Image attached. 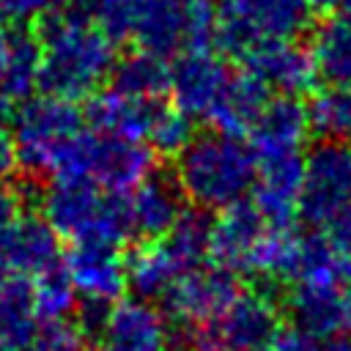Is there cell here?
<instances>
[{"instance_id":"8","label":"cell","mask_w":351,"mask_h":351,"mask_svg":"<svg viewBox=\"0 0 351 351\" xmlns=\"http://www.w3.org/2000/svg\"><path fill=\"white\" fill-rule=\"evenodd\" d=\"M351 206V145L321 140L304 156L299 214L307 225H332Z\"/></svg>"},{"instance_id":"32","label":"cell","mask_w":351,"mask_h":351,"mask_svg":"<svg viewBox=\"0 0 351 351\" xmlns=\"http://www.w3.org/2000/svg\"><path fill=\"white\" fill-rule=\"evenodd\" d=\"M25 351H85V335L80 326L66 321H47Z\"/></svg>"},{"instance_id":"31","label":"cell","mask_w":351,"mask_h":351,"mask_svg":"<svg viewBox=\"0 0 351 351\" xmlns=\"http://www.w3.org/2000/svg\"><path fill=\"white\" fill-rule=\"evenodd\" d=\"M148 0H96L99 27L110 38H126L134 33Z\"/></svg>"},{"instance_id":"22","label":"cell","mask_w":351,"mask_h":351,"mask_svg":"<svg viewBox=\"0 0 351 351\" xmlns=\"http://www.w3.org/2000/svg\"><path fill=\"white\" fill-rule=\"evenodd\" d=\"M154 110H156V101H140V99H129L118 90H107V93H99L90 99L88 121H90L93 132L143 140L148 134Z\"/></svg>"},{"instance_id":"27","label":"cell","mask_w":351,"mask_h":351,"mask_svg":"<svg viewBox=\"0 0 351 351\" xmlns=\"http://www.w3.org/2000/svg\"><path fill=\"white\" fill-rule=\"evenodd\" d=\"M211 233H214V219L200 208V211H184L162 241L170 250V255L178 261V266L184 271H192L206 261V255H211Z\"/></svg>"},{"instance_id":"44","label":"cell","mask_w":351,"mask_h":351,"mask_svg":"<svg viewBox=\"0 0 351 351\" xmlns=\"http://www.w3.org/2000/svg\"><path fill=\"white\" fill-rule=\"evenodd\" d=\"M0 351H14V348H5V346H3V343H0Z\"/></svg>"},{"instance_id":"43","label":"cell","mask_w":351,"mask_h":351,"mask_svg":"<svg viewBox=\"0 0 351 351\" xmlns=\"http://www.w3.org/2000/svg\"><path fill=\"white\" fill-rule=\"evenodd\" d=\"M186 3H211V0H186Z\"/></svg>"},{"instance_id":"42","label":"cell","mask_w":351,"mask_h":351,"mask_svg":"<svg viewBox=\"0 0 351 351\" xmlns=\"http://www.w3.org/2000/svg\"><path fill=\"white\" fill-rule=\"evenodd\" d=\"M337 3L343 5V14H346V16H351V0H337Z\"/></svg>"},{"instance_id":"40","label":"cell","mask_w":351,"mask_h":351,"mask_svg":"<svg viewBox=\"0 0 351 351\" xmlns=\"http://www.w3.org/2000/svg\"><path fill=\"white\" fill-rule=\"evenodd\" d=\"M66 11H80V8H85L88 3H96V0H58Z\"/></svg>"},{"instance_id":"21","label":"cell","mask_w":351,"mask_h":351,"mask_svg":"<svg viewBox=\"0 0 351 351\" xmlns=\"http://www.w3.org/2000/svg\"><path fill=\"white\" fill-rule=\"evenodd\" d=\"M186 274L178 261L170 255L165 241H148L137 247L126 261V285L137 293V299H165V293L173 288V282Z\"/></svg>"},{"instance_id":"15","label":"cell","mask_w":351,"mask_h":351,"mask_svg":"<svg viewBox=\"0 0 351 351\" xmlns=\"http://www.w3.org/2000/svg\"><path fill=\"white\" fill-rule=\"evenodd\" d=\"M304 159L299 154L258 159L255 206L271 228H291L299 211Z\"/></svg>"},{"instance_id":"39","label":"cell","mask_w":351,"mask_h":351,"mask_svg":"<svg viewBox=\"0 0 351 351\" xmlns=\"http://www.w3.org/2000/svg\"><path fill=\"white\" fill-rule=\"evenodd\" d=\"M340 280H343L346 285H351V252H346V255L340 258Z\"/></svg>"},{"instance_id":"9","label":"cell","mask_w":351,"mask_h":351,"mask_svg":"<svg viewBox=\"0 0 351 351\" xmlns=\"http://www.w3.org/2000/svg\"><path fill=\"white\" fill-rule=\"evenodd\" d=\"M239 277L225 266H197L181 274L165 293V310L173 321L189 326V332L211 324L239 296Z\"/></svg>"},{"instance_id":"24","label":"cell","mask_w":351,"mask_h":351,"mask_svg":"<svg viewBox=\"0 0 351 351\" xmlns=\"http://www.w3.org/2000/svg\"><path fill=\"white\" fill-rule=\"evenodd\" d=\"M269 90L244 69L241 74H233L217 110L211 112V123L219 129V132H230V134H239V132H250V126L255 123V118L261 115L263 104L269 101L266 96Z\"/></svg>"},{"instance_id":"38","label":"cell","mask_w":351,"mask_h":351,"mask_svg":"<svg viewBox=\"0 0 351 351\" xmlns=\"http://www.w3.org/2000/svg\"><path fill=\"white\" fill-rule=\"evenodd\" d=\"M5 58H8V33L0 30V115L8 110V99L3 96V74H5Z\"/></svg>"},{"instance_id":"6","label":"cell","mask_w":351,"mask_h":351,"mask_svg":"<svg viewBox=\"0 0 351 351\" xmlns=\"http://www.w3.org/2000/svg\"><path fill=\"white\" fill-rule=\"evenodd\" d=\"M154 173V148L143 140L107 134V132H82L69 170L60 178H90L110 195H123L140 186Z\"/></svg>"},{"instance_id":"36","label":"cell","mask_w":351,"mask_h":351,"mask_svg":"<svg viewBox=\"0 0 351 351\" xmlns=\"http://www.w3.org/2000/svg\"><path fill=\"white\" fill-rule=\"evenodd\" d=\"M16 165H19V159H16L14 132H8V126L0 121V184L14 173Z\"/></svg>"},{"instance_id":"3","label":"cell","mask_w":351,"mask_h":351,"mask_svg":"<svg viewBox=\"0 0 351 351\" xmlns=\"http://www.w3.org/2000/svg\"><path fill=\"white\" fill-rule=\"evenodd\" d=\"M44 219L77 244L118 250L132 236L129 208L121 195H104L90 178H55L41 197Z\"/></svg>"},{"instance_id":"2","label":"cell","mask_w":351,"mask_h":351,"mask_svg":"<svg viewBox=\"0 0 351 351\" xmlns=\"http://www.w3.org/2000/svg\"><path fill=\"white\" fill-rule=\"evenodd\" d=\"M258 154L230 132L197 134L178 156L176 181L200 208H230L255 186Z\"/></svg>"},{"instance_id":"16","label":"cell","mask_w":351,"mask_h":351,"mask_svg":"<svg viewBox=\"0 0 351 351\" xmlns=\"http://www.w3.org/2000/svg\"><path fill=\"white\" fill-rule=\"evenodd\" d=\"M247 71L266 88L282 96H296L313 88L318 80L313 55L293 41H269L244 55Z\"/></svg>"},{"instance_id":"28","label":"cell","mask_w":351,"mask_h":351,"mask_svg":"<svg viewBox=\"0 0 351 351\" xmlns=\"http://www.w3.org/2000/svg\"><path fill=\"white\" fill-rule=\"evenodd\" d=\"M307 110L318 137L351 145V88H329L318 93Z\"/></svg>"},{"instance_id":"4","label":"cell","mask_w":351,"mask_h":351,"mask_svg":"<svg viewBox=\"0 0 351 351\" xmlns=\"http://www.w3.org/2000/svg\"><path fill=\"white\" fill-rule=\"evenodd\" d=\"M82 134V115L74 101L60 96H36L22 101L14 115V143L19 167L27 176L60 178Z\"/></svg>"},{"instance_id":"18","label":"cell","mask_w":351,"mask_h":351,"mask_svg":"<svg viewBox=\"0 0 351 351\" xmlns=\"http://www.w3.org/2000/svg\"><path fill=\"white\" fill-rule=\"evenodd\" d=\"M66 271L77 293L88 302L112 304L126 288V263L110 247L77 244L66 258Z\"/></svg>"},{"instance_id":"20","label":"cell","mask_w":351,"mask_h":351,"mask_svg":"<svg viewBox=\"0 0 351 351\" xmlns=\"http://www.w3.org/2000/svg\"><path fill=\"white\" fill-rule=\"evenodd\" d=\"M318 80L329 88H351V16H329L313 30L310 44Z\"/></svg>"},{"instance_id":"10","label":"cell","mask_w":351,"mask_h":351,"mask_svg":"<svg viewBox=\"0 0 351 351\" xmlns=\"http://www.w3.org/2000/svg\"><path fill=\"white\" fill-rule=\"evenodd\" d=\"M233 71L211 49H184L170 66L173 104L189 118H211Z\"/></svg>"},{"instance_id":"37","label":"cell","mask_w":351,"mask_h":351,"mask_svg":"<svg viewBox=\"0 0 351 351\" xmlns=\"http://www.w3.org/2000/svg\"><path fill=\"white\" fill-rule=\"evenodd\" d=\"M332 241L343 255L351 252V206L332 222Z\"/></svg>"},{"instance_id":"19","label":"cell","mask_w":351,"mask_h":351,"mask_svg":"<svg viewBox=\"0 0 351 351\" xmlns=\"http://www.w3.org/2000/svg\"><path fill=\"white\" fill-rule=\"evenodd\" d=\"M58 230L44 217H22L0 250V261L19 277L44 274L58 266L60 244Z\"/></svg>"},{"instance_id":"13","label":"cell","mask_w":351,"mask_h":351,"mask_svg":"<svg viewBox=\"0 0 351 351\" xmlns=\"http://www.w3.org/2000/svg\"><path fill=\"white\" fill-rule=\"evenodd\" d=\"M271 225L263 219L255 203H236L222 211L219 219H214L211 233V255L219 266L230 271H252L255 258L261 252L263 239L269 236Z\"/></svg>"},{"instance_id":"12","label":"cell","mask_w":351,"mask_h":351,"mask_svg":"<svg viewBox=\"0 0 351 351\" xmlns=\"http://www.w3.org/2000/svg\"><path fill=\"white\" fill-rule=\"evenodd\" d=\"M93 351H170L167 321L143 299L112 304Z\"/></svg>"},{"instance_id":"14","label":"cell","mask_w":351,"mask_h":351,"mask_svg":"<svg viewBox=\"0 0 351 351\" xmlns=\"http://www.w3.org/2000/svg\"><path fill=\"white\" fill-rule=\"evenodd\" d=\"M310 110L296 96H274L250 126V145L258 159L299 154L310 134Z\"/></svg>"},{"instance_id":"30","label":"cell","mask_w":351,"mask_h":351,"mask_svg":"<svg viewBox=\"0 0 351 351\" xmlns=\"http://www.w3.org/2000/svg\"><path fill=\"white\" fill-rule=\"evenodd\" d=\"M145 137H148L154 151H159L165 156H181V151L195 140L192 118L186 112H181L176 104L173 107H159L156 104Z\"/></svg>"},{"instance_id":"41","label":"cell","mask_w":351,"mask_h":351,"mask_svg":"<svg viewBox=\"0 0 351 351\" xmlns=\"http://www.w3.org/2000/svg\"><path fill=\"white\" fill-rule=\"evenodd\" d=\"M304 3H307V5H310V11H313V8H329V5H332V3H337V0H304Z\"/></svg>"},{"instance_id":"7","label":"cell","mask_w":351,"mask_h":351,"mask_svg":"<svg viewBox=\"0 0 351 351\" xmlns=\"http://www.w3.org/2000/svg\"><path fill=\"white\" fill-rule=\"evenodd\" d=\"M280 315L269 293H239L219 318L192 332L203 351H271L280 335Z\"/></svg>"},{"instance_id":"17","label":"cell","mask_w":351,"mask_h":351,"mask_svg":"<svg viewBox=\"0 0 351 351\" xmlns=\"http://www.w3.org/2000/svg\"><path fill=\"white\" fill-rule=\"evenodd\" d=\"M126 208H129L132 236L145 241H159L181 219L184 192L178 181L151 173L140 186L132 189V195L126 197Z\"/></svg>"},{"instance_id":"5","label":"cell","mask_w":351,"mask_h":351,"mask_svg":"<svg viewBox=\"0 0 351 351\" xmlns=\"http://www.w3.org/2000/svg\"><path fill=\"white\" fill-rule=\"evenodd\" d=\"M217 44L247 55L269 41H291L310 16L304 0H217Z\"/></svg>"},{"instance_id":"1","label":"cell","mask_w":351,"mask_h":351,"mask_svg":"<svg viewBox=\"0 0 351 351\" xmlns=\"http://www.w3.org/2000/svg\"><path fill=\"white\" fill-rule=\"evenodd\" d=\"M41 80L49 96L69 101L93 96L115 69V38L80 11L41 19Z\"/></svg>"},{"instance_id":"33","label":"cell","mask_w":351,"mask_h":351,"mask_svg":"<svg viewBox=\"0 0 351 351\" xmlns=\"http://www.w3.org/2000/svg\"><path fill=\"white\" fill-rule=\"evenodd\" d=\"M271 351H351V332L335 337H315L302 329H285L277 335Z\"/></svg>"},{"instance_id":"23","label":"cell","mask_w":351,"mask_h":351,"mask_svg":"<svg viewBox=\"0 0 351 351\" xmlns=\"http://www.w3.org/2000/svg\"><path fill=\"white\" fill-rule=\"evenodd\" d=\"M38 310L33 285L25 277H11L0 291V343L14 351H25V346L38 332Z\"/></svg>"},{"instance_id":"35","label":"cell","mask_w":351,"mask_h":351,"mask_svg":"<svg viewBox=\"0 0 351 351\" xmlns=\"http://www.w3.org/2000/svg\"><path fill=\"white\" fill-rule=\"evenodd\" d=\"M49 8V0H0V14L3 19L14 22H30L44 16Z\"/></svg>"},{"instance_id":"45","label":"cell","mask_w":351,"mask_h":351,"mask_svg":"<svg viewBox=\"0 0 351 351\" xmlns=\"http://www.w3.org/2000/svg\"><path fill=\"white\" fill-rule=\"evenodd\" d=\"M3 282H5V280H3V274H0V291H3Z\"/></svg>"},{"instance_id":"34","label":"cell","mask_w":351,"mask_h":351,"mask_svg":"<svg viewBox=\"0 0 351 351\" xmlns=\"http://www.w3.org/2000/svg\"><path fill=\"white\" fill-rule=\"evenodd\" d=\"M19 211H22V195L14 186L0 184V250L11 236V230L16 228V222L22 219Z\"/></svg>"},{"instance_id":"26","label":"cell","mask_w":351,"mask_h":351,"mask_svg":"<svg viewBox=\"0 0 351 351\" xmlns=\"http://www.w3.org/2000/svg\"><path fill=\"white\" fill-rule=\"evenodd\" d=\"M41 80V41L27 33L8 36V58L3 74V96L8 101H25Z\"/></svg>"},{"instance_id":"29","label":"cell","mask_w":351,"mask_h":351,"mask_svg":"<svg viewBox=\"0 0 351 351\" xmlns=\"http://www.w3.org/2000/svg\"><path fill=\"white\" fill-rule=\"evenodd\" d=\"M33 293H36V310H38V318L47 324V321H63L69 313L77 310V288L66 271V266H55L44 274H38L36 285H33Z\"/></svg>"},{"instance_id":"25","label":"cell","mask_w":351,"mask_h":351,"mask_svg":"<svg viewBox=\"0 0 351 351\" xmlns=\"http://www.w3.org/2000/svg\"><path fill=\"white\" fill-rule=\"evenodd\" d=\"M170 85V66H165V58L134 49L115 60L112 69V90L140 99V101H156Z\"/></svg>"},{"instance_id":"11","label":"cell","mask_w":351,"mask_h":351,"mask_svg":"<svg viewBox=\"0 0 351 351\" xmlns=\"http://www.w3.org/2000/svg\"><path fill=\"white\" fill-rule=\"evenodd\" d=\"M288 315L293 329L315 337H335L351 332V285L332 282H304L288 296Z\"/></svg>"}]
</instances>
